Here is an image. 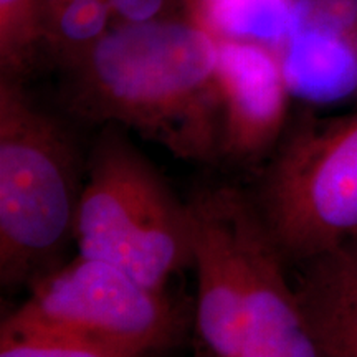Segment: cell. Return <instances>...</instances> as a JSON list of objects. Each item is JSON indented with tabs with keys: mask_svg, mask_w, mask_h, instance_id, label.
I'll return each instance as SVG.
<instances>
[{
	"mask_svg": "<svg viewBox=\"0 0 357 357\" xmlns=\"http://www.w3.org/2000/svg\"><path fill=\"white\" fill-rule=\"evenodd\" d=\"M2 357H111L105 347L61 329L30 324L12 316L0 328Z\"/></svg>",
	"mask_w": 357,
	"mask_h": 357,
	"instance_id": "4fadbf2b",
	"label": "cell"
},
{
	"mask_svg": "<svg viewBox=\"0 0 357 357\" xmlns=\"http://www.w3.org/2000/svg\"><path fill=\"white\" fill-rule=\"evenodd\" d=\"M294 0H190V17L215 38L276 48L287 37Z\"/></svg>",
	"mask_w": 357,
	"mask_h": 357,
	"instance_id": "30bf717a",
	"label": "cell"
},
{
	"mask_svg": "<svg viewBox=\"0 0 357 357\" xmlns=\"http://www.w3.org/2000/svg\"><path fill=\"white\" fill-rule=\"evenodd\" d=\"M220 159L255 164L273 153L293 100L273 47L217 38Z\"/></svg>",
	"mask_w": 357,
	"mask_h": 357,
	"instance_id": "52a82bcc",
	"label": "cell"
},
{
	"mask_svg": "<svg viewBox=\"0 0 357 357\" xmlns=\"http://www.w3.org/2000/svg\"><path fill=\"white\" fill-rule=\"evenodd\" d=\"M13 319L77 334L111 357L172 346L182 328L166 289L149 288L108 261L79 255L32 284Z\"/></svg>",
	"mask_w": 357,
	"mask_h": 357,
	"instance_id": "8992f818",
	"label": "cell"
},
{
	"mask_svg": "<svg viewBox=\"0 0 357 357\" xmlns=\"http://www.w3.org/2000/svg\"><path fill=\"white\" fill-rule=\"evenodd\" d=\"M65 0H45V7H47V13L52 10V8H55L56 6H60V3H63Z\"/></svg>",
	"mask_w": 357,
	"mask_h": 357,
	"instance_id": "9a60e30c",
	"label": "cell"
},
{
	"mask_svg": "<svg viewBox=\"0 0 357 357\" xmlns=\"http://www.w3.org/2000/svg\"><path fill=\"white\" fill-rule=\"evenodd\" d=\"M75 240L79 255L108 261L155 289H166L194 263L189 207L113 128L89 155Z\"/></svg>",
	"mask_w": 357,
	"mask_h": 357,
	"instance_id": "277c9868",
	"label": "cell"
},
{
	"mask_svg": "<svg viewBox=\"0 0 357 357\" xmlns=\"http://www.w3.org/2000/svg\"><path fill=\"white\" fill-rule=\"evenodd\" d=\"M253 199L287 263L357 235V111L288 119Z\"/></svg>",
	"mask_w": 357,
	"mask_h": 357,
	"instance_id": "5b68a950",
	"label": "cell"
},
{
	"mask_svg": "<svg viewBox=\"0 0 357 357\" xmlns=\"http://www.w3.org/2000/svg\"><path fill=\"white\" fill-rule=\"evenodd\" d=\"M116 24L149 22L190 17V0H108Z\"/></svg>",
	"mask_w": 357,
	"mask_h": 357,
	"instance_id": "5bb4252c",
	"label": "cell"
},
{
	"mask_svg": "<svg viewBox=\"0 0 357 357\" xmlns=\"http://www.w3.org/2000/svg\"><path fill=\"white\" fill-rule=\"evenodd\" d=\"M300 266L294 293L318 356L357 357V235Z\"/></svg>",
	"mask_w": 357,
	"mask_h": 357,
	"instance_id": "9c48e42d",
	"label": "cell"
},
{
	"mask_svg": "<svg viewBox=\"0 0 357 357\" xmlns=\"http://www.w3.org/2000/svg\"><path fill=\"white\" fill-rule=\"evenodd\" d=\"M113 26L108 0H65L47 13L43 47L61 68L70 71Z\"/></svg>",
	"mask_w": 357,
	"mask_h": 357,
	"instance_id": "8fae6325",
	"label": "cell"
},
{
	"mask_svg": "<svg viewBox=\"0 0 357 357\" xmlns=\"http://www.w3.org/2000/svg\"><path fill=\"white\" fill-rule=\"evenodd\" d=\"M66 73L78 118L123 124L181 159H220L217 38L192 17L116 24Z\"/></svg>",
	"mask_w": 357,
	"mask_h": 357,
	"instance_id": "6da1fadb",
	"label": "cell"
},
{
	"mask_svg": "<svg viewBox=\"0 0 357 357\" xmlns=\"http://www.w3.org/2000/svg\"><path fill=\"white\" fill-rule=\"evenodd\" d=\"M187 207L204 347L220 357H318L253 195L205 189Z\"/></svg>",
	"mask_w": 357,
	"mask_h": 357,
	"instance_id": "7a4b0ae2",
	"label": "cell"
},
{
	"mask_svg": "<svg viewBox=\"0 0 357 357\" xmlns=\"http://www.w3.org/2000/svg\"><path fill=\"white\" fill-rule=\"evenodd\" d=\"M82 162L70 132L0 75V283L32 284L77 234Z\"/></svg>",
	"mask_w": 357,
	"mask_h": 357,
	"instance_id": "3957f363",
	"label": "cell"
},
{
	"mask_svg": "<svg viewBox=\"0 0 357 357\" xmlns=\"http://www.w3.org/2000/svg\"><path fill=\"white\" fill-rule=\"evenodd\" d=\"M275 50L293 100L307 106L357 101V17L291 26Z\"/></svg>",
	"mask_w": 357,
	"mask_h": 357,
	"instance_id": "ba28073f",
	"label": "cell"
},
{
	"mask_svg": "<svg viewBox=\"0 0 357 357\" xmlns=\"http://www.w3.org/2000/svg\"><path fill=\"white\" fill-rule=\"evenodd\" d=\"M45 0H0V75L22 79L45 43Z\"/></svg>",
	"mask_w": 357,
	"mask_h": 357,
	"instance_id": "7c38bea8",
	"label": "cell"
}]
</instances>
